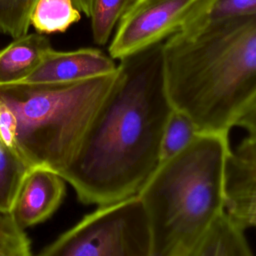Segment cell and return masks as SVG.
I'll list each match as a JSON object with an SVG mask.
<instances>
[{"label":"cell","instance_id":"obj_1","mask_svg":"<svg viewBox=\"0 0 256 256\" xmlns=\"http://www.w3.org/2000/svg\"><path fill=\"white\" fill-rule=\"evenodd\" d=\"M162 43L121 61L107 96L61 177L85 204L136 195L159 164L163 131L173 108L163 82Z\"/></svg>","mask_w":256,"mask_h":256},{"label":"cell","instance_id":"obj_2","mask_svg":"<svg viewBox=\"0 0 256 256\" xmlns=\"http://www.w3.org/2000/svg\"><path fill=\"white\" fill-rule=\"evenodd\" d=\"M161 58L166 96L197 133H256V15L194 36L175 33L162 42Z\"/></svg>","mask_w":256,"mask_h":256},{"label":"cell","instance_id":"obj_3","mask_svg":"<svg viewBox=\"0 0 256 256\" xmlns=\"http://www.w3.org/2000/svg\"><path fill=\"white\" fill-rule=\"evenodd\" d=\"M228 135L197 133L160 162L137 196L150 234V256H182L224 212Z\"/></svg>","mask_w":256,"mask_h":256},{"label":"cell","instance_id":"obj_4","mask_svg":"<svg viewBox=\"0 0 256 256\" xmlns=\"http://www.w3.org/2000/svg\"><path fill=\"white\" fill-rule=\"evenodd\" d=\"M122 75L58 85H0V140L30 167L60 176L73 159L95 114Z\"/></svg>","mask_w":256,"mask_h":256},{"label":"cell","instance_id":"obj_5","mask_svg":"<svg viewBox=\"0 0 256 256\" xmlns=\"http://www.w3.org/2000/svg\"><path fill=\"white\" fill-rule=\"evenodd\" d=\"M36 256H150V234L138 196L99 206Z\"/></svg>","mask_w":256,"mask_h":256},{"label":"cell","instance_id":"obj_6","mask_svg":"<svg viewBox=\"0 0 256 256\" xmlns=\"http://www.w3.org/2000/svg\"><path fill=\"white\" fill-rule=\"evenodd\" d=\"M212 0H131L119 19L108 53L121 61L162 43L200 14Z\"/></svg>","mask_w":256,"mask_h":256},{"label":"cell","instance_id":"obj_7","mask_svg":"<svg viewBox=\"0 0 256 256\" xmlns=\"http://www.w3.org/2000/svg\"><path fill=\"white\" fill-rule=\"evenodd\" d=\"M256 133L229 148L223 169L224 213L241 230L256 222Z\"/></svg>","mask_w":256,"mask_h":256},{"label":"cell","instance_id":"obj_8","mask_svg":"<svg viewBox=\"0 0 256 256\" xmlns=\"http://www.w3.org/2000/svg\"><path fill=\"white\" fill-rule=\"evenodd\" d=\"M118 65L116 60L98 48H80L71 51L51 48L27 76L11 84L25 86L67 84L109 74L115 71Z\"/></svg>","mask_w":256,"mask_h":256},{"label":"cell","instance_id":"obj_9","mask_svg":"<svg viewBox=\"0 0 256 256\" xmlns=\"http://www.w3.org/2000/svg\"><path fill=\"white\" fill-rule=\"evenodd\" d=\"M65 194V180L55 171L42 166L30 167L25 174L9 212L22 230L49 218Z\"/></svg>","mask_w":256,"mask_h":256},{"label":"cell","instance_id":"obj_10","mask_svg":"<svg viewBox=\"0 0 256 256\" xmlns=\"http://www.w3.org/2000/svg\"><path fill=\"white\" fill-rule=\"evenodd\" d=\"M51 48L49 38L37 32L13 38L0 49V85L11 84L27 76Z\"/></svg>","mask_w":256,"mask_h":256},{"label":"cell","instance_id":"obj_11","mask_svg":"<svg viewBox=\"0 0 256 256\" xmlns=\"http://www.w3.org/2000/svg\"><path fill=\"white\" fill-rule=\"evenodd\" d=\"M182 256H253L244 231L223 212Z\"/></svg>","mask_w":256,"mask_h":256},{"label":"cell","instance_id":"obj_12","mask_svg":"<svg viewBox=\"0 0 256 256\" xmlns=\"http://www.w3.org/2000/svg\"><path fill=\"white\" fill-rule=\"evenodd\" d=\"M82 18L73 0H37L30 16V26L40 34L64 33Z\"/></svg>","mask_w":256,"mask_h":256},{"label":"cell","instance_id":"obj_13","mask_svg":"<svg viewBox=\"0 0 256 256\" xmlns=\"http://www.w3.org/2000/svg\"><path fill=\"white\" fill-rule=\"evenodd\" d=\"M253 15H256V0H212L200 14L186 23L177 33L194 36L222 22Z\"/></svg>","mask_w":256,"mask_h":256},{"label":"cell","instance_id":"obj_14","mask_svg":"<svg viewBox=\"0 0 256 256\" xmlns=\"http://www.w3.org/2000/svg\"><path fill=\"white\" fill-rule=\"evenodd\" d=\"M37 0H0V33L12 39L28 33L30 16ZM76 7L90 18L93 0H73Z\"/></svg>","mask_w":256,"mask_h":256},{"label":"cell","instance_id":"obj_15","mask_svg":"<svg viewBox=\"0 0 256 256\" xmlns=\"http://www.w3.org/2000/svg\"><path fill=\"white\" fill-rule=\"evenodd\" d=\"M30 166L0 140V214H8Z\"/></svg>","mask_w":256,"mask_h":256},{"label":"cell","instance_id":"obj_16","mask_svg":"<svg viewBox=\"0 0 256 256\" xmlns=\"http://www.w3.org/2000/svg\"><path fill=\"white\" fill-rule=\"evenodd\" d=\"M131 0H93L90 15L92 37L103 46L110 40L115 27Z\"/></svg>","mask_w":256,"mask_h":256},{"label":"cell","instance_id":"obj_17","mask_svg":"<svg viewBox=\"0 0 256 256\" xmlns=\"http://www.w3.org/2000/svg\"><path fill=\"white\" fill-rule=\"evenodd\" d=\"M197 134L193 123L183 114L173 110L165 125L159 153V163L181 151Z\"/></svg>","mask_w":256,"mask_h":256},{"label":"cell","instance_id":"obj_18","mask_svg":"<svg viewBox=\"0 0 256 256\" xmlns=\"http://www.w3.org/2000/svg\"><path fill=\"white\" fill-rule=\"evenodd\" d=\"M0 256H32L29 238L9 213L0 220Z\"/></svg>","mask_w":256,"mask_h":256},{"label":"cell","instance_id":"obj_19","mask_svg":"<svg viewBox=\"0 0 256 256\" xmlns=\"http://www.w3.org/2000/svg\"><path fill=\"white\" fill-rule=\"evenodd\" d=\"M3 215H4V214H0V220H1V219H2V217H3Z\"/></svg>","mask_w":256,"mask_h":256}]
</instances>
